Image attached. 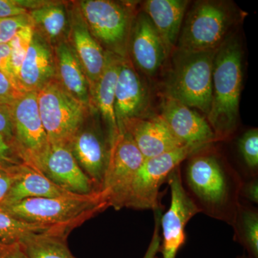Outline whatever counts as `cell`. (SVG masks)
<instances>
[{
  "mask_svg": "<svg viewBox=\"0 0 258 258\" xmlns=\"http://www.w3.org/2000/svg\"><path fill=\"white\" fill-rule=\"evenodd\" d=\"M240 258H246V257H240Z\"/></svg>",
  "mask_w": 258,
  "mask_h": 258,
  "instance_id": "cell-40",
  "label": "cell"
},
{
  "mask_svg": "<svg viewBox=\"0 0 258 258\" xmlns=\"http://www.w3.org/2000/svg\"><path fill=\"white\" fill-rule=\"evenodd\" d=\"M0 258H29L20 244H0Z\"/></svg>",
  "mask_w": 258,
  "mask_h": 258,
  "instance_id": "cell-39",
  "label": "cell"
},
{
  "mask_svg": "<svg viewBox=\"0 0 258 258\" xmlns=\"http://www.w3.org/2000/svg\"><path fill=\"white\" fill-rule=\"evenodd\" d=\"M159 115L183 146L198 152L217 142L206 118L174 98L164 96Z\"/></svg>",
  "mask_w": 258,
  "mask_h": 258,
  "instance_id": "cell-13",
  "label": "cell"
},
{
  "mask_svg": "<svg viewBox=\"0 0 258 258\" xmlns=\"http://www.w3.org/2000/svg\"><path fill=\"white\" fill-rule=\"evenodd\" d=\"M20 166L9 168V169L0 168V205L3 203L7 195L9 193Z\"/></svg>",
  "mask_w": 258,
  "mask_h": 258,
  "instance_id": "cell-34",
  "label": "cell"
},
{
  "mask_svg": "<svg viewBox=\"0 0 258 258\" xmlns=\"http://www.w3.org/2000/svg\"><path fill=\"white\" fill-rule=\"evenodd\" d=\"M25 93L5 74L0 72V106H11Z\"/></svg>",
  "mask_w": 258,
  "mask_h": 258,
  "instance_id": "cell-33",
  "label": "cell"
},
{
  "mask_svg": "<svg viewBox=\"0 0 258 258\" xmlns=\"http://www.w3.org/2000/svg\"><path fill=\"white\" fill-rule=\"evenodd\" d=\"M35 30V26L33 25L25 27L20 30L13 37V40L9 42L10 50H11L12 66H13V74H14L16 84L17 78L31 43Z\"/></svg>",
  "mask_w": 258,
  "mask_h": 258,
  "instance_id": "cell-29",
  "label": "cell"
},
{
  "mask_svg": "<svg viewBox=\"0 0 258 258\" xmlns=\"http://www.w3.org/2000/svg\"><path fill=\"white\" fill-rule=\"evenodd\" d=\"M37 171L68 192L88 195L98 191L67 145L50 144Z\"/></svg>",
  "mask_w": 258,
  "mask_h": 258,
  "instance_id": "cell-14",
  "label": "cell"
},
{
  "mask_svg": "<svg viewBox=\"0 0 258 258\" xmlns=\"http://www.w3.org/2000/svg\"><path fill=\"white\" fill-rule=\"evenodd\" d=\"M80 13L90 32L108 52L127 57L129 37L136 12L135 3L110 0H85Z\"/></svg>",
  "mask_w": 258,
  "mask_h": 258,
  "instance_id": "cell-6",
  "label": "cell"
},
{
  "mask_svg": "<svg viewBox=\"0 0 258 258\" xmlns=\"http://www.w3.org/2000/svg\"><path fill=\"white\" fill-rule=\"evenodd\" d=\"M240 16L232 2L200 0L185 15L175 50L183 52L216 50L232 35Z\"/></svg>",
  "mask_w": 258,
  "mask_h": 258,
  "instance_id": "cell-3",
  "label": "cell"
},
{
  "mask_svg": "<svg viewBox=\"0 0 258 258\" xmlns=\"http://www.w3.org/2000/svg\"><path fill=\"white\" fill-rule=\"evenodd\" d=\"M240 198L251 203H258V181L257 177L250 178L248 181H242L240 190Z\"/></svg>",
  "mask_w": 258,
  "mask_h": 258,
  "instance_id": "cell-38",
  "label": "cell"
},
{
  "mask_svg": "<svg viewBox=\"0 0 258 258\" xmlns=\"http://www.w3.org/2000/svg\"><path fill=\"white\" fill-rule=\"evenodd\" d=\"M23 164L14 142L0 135V168L9 169Z\"/></svg>",
  "mask_w": 258,
  "mask_h": 258,
  "instance_id": "cell-32",
  "label": "cell"
},
{
  "mask_svg": "<svg viewBox=\"0 0 258 258\" xmlns=\"http://www.w3.org/2000/svg\"><path fill=\"white\" fill-rule=\"evenodd\" d=\"M156 212L155 227L153 233L152 240L147 249L143 258H157V255L159 250H161V236H160V210Z\"/></svg>",
  "mask_w": 258,
  "mask_h": 258,
  "instance_id": "cell-36",
  "label": "cell"
},
{
  "mask_svg": "<svg viewBox=\"0 0 258 258\" xmlns=\"http://www.w3.org/2000/svg\"><path fill=\"white\" fill-rule=\"evenodd\" d=\"M13 141L25 164L37 170L50 147L42 125L37 92L25 93L11 106Z\"/></svg>",
  "mask_w": 258,
  "mask_h": 258,
  "instance_id": "cell-10",
  "label": "cell"
},
{
  "mask_svg": "<svg viewBox=\"0 0 258 258\" xmlns=\"http://www.w3.org/2000/svg\"><path fill=\"white\" fill-rule=\"evenodd\" d=\"M11 106H0V135L14 142Z\"/></svg>",
  "mask_w": 258,
  "mask_h": 258,
  "instance_id": "cell-37",
  "label": "cell"
},
{
  "mask_svg": "<svg viewBox=\"0 0 258 258\" xmlns=\"http://www.w3.org/2000/svg\"><path fill=\"white\" fill-rule=\"evenodd\" d=\"M70 195L73 194L61 189L41 172L24 164L19 166L14 182L0 207L27 199L58 198Z\"/></svg>",
  "mask_w": 258,
  "mask_h": 258,
  "instance_id": "cell-23",
  "label": "cell"
},
{
  "mask_svg": "<svg viewBox=\"0 0 258 258\" xmlns=\"http://www.w3.org/2000/svg\"><path fill=\"white\" fill-rule=\"evenodd\" d=\"M243 50L238 37L230 35L217 49L212 70V93L206 119L217 142L233 135L239 120Z\"/></svg>",
  "mask_w": 258,
  "mask_h": 258,
  "instance_id": "cell-2",
  "label": "cell"
},
{
  "mask_svg": "<svg viewBox=\"0 0 258 258\" xmlns=\"http://www.w3.org/2000/svg\"><path fill=\"white\" fill-rule=\"evenodd\" d=\"M47 1L32 0H0V18H10L30 14V12L42 5Z\"/></svg>",
  "mask_w": 258,
  "mask_h": 258,
  "instance_id": "cell-30",
  "label": "cell"
},
{
  "mask_svg": "<svg viewBox=\"0 0 258 258\" xmlns=\"http://www.w3.org/2000/svg\"><path fill=\"white\" fill-rule=\"evenodd\" d=\"M216 50H174L171 54V69L164 81V96L208 115L212 101V70Z\"/></svg>",
  "mask_w": 258,
  "mask_h": 258,
  "instance_id": "cell-5",
  "label": "cell"
},
{
  "mask_svg": "<svg viewBox=\"0 0 258 258\" xmlns=\"http://www.w3.org/2000/svg\"><path fill=\"white\" fill-rule=\"evenodd\" d=\"M0 72L5 74L17 86L12 66L11 50L9 43L0 44Z\"/></svg>",
  "mask_w": 258,
  "mask_h": 258,
  "instance_id": "cell-35",
  "label": "cell"
},
{
  "mask_svg": "<svg viewBox=\"0 0 258 258\" xmlns=\"http://www.w3.org/2000/svg\"><path fill=\"white\" fill-rule=\"evenodd\" d=\"M37 103L50 144L67 145L91 110L68 92L56 77L37 92Z\"/></svg>",
  "mask_w": 258,
  "mask_h": 258,
  "instance_id": "cell-7",
  "label": "cell"
},
{
  "mask_svg": "<svg viewBox=\"0 0 258 258\" xmlns=\"http://www.w3.org/2000/svg\"><path fill=\"white\" fill-rule=\"evenodd\" d=\"M72 229L63 226L44 225L20 220L0 210V244H20L37 235L59 233L69 235Z\"/></svg>",
  "mask_w": 258,
  "mask_h": 258,
  "instance_id": "cell-24",
  "label": "cell"
},
{
  "mask_svg": "<svg viewBox=\"0 0 258 258\" xmlns=\"http://www.w3.org/2000/svg\"><path fill=\"white\" fill-rule=\"evenodd\" d=\"M235 240L247 249L253 258H258V212L257 209L240 202L232 225Z\"/></svg>",
  "mask_w": 258,
  "mask_h": 258,
  "instance_id": "cell-27",
  "label": "cell"
},
{
  "mask_svg": "<svg viewBox=\"0 0 258 258\" xmlns=\"http://www.w3.org/2000/svg\"><path fill=\"white\" fill-rule=\"evenodd\" d=\"M56 78L64 89L91 110L93 108L89 85L77 56L69 41L57 42L54 47Z\"/></svg>",
  "mask_w": 258,
  "mask_h": 258,
  "instance_id": "cell-21",
  "label": "cell"
},
{
  "mask_svg": "<svg viewBox=\"0 0 258 258\" xmlns=\"http://www.w3.org/2000/svg\"><path fill=\"white\" fill-rule=\"evenodd\" d=\"M118 128L123 129L131 136L145 159L184 147L159 114L129 118L123 120Z\"/></svg>",
  "mask_w": 258,
  "mask_h": 258,
  "instance_id": "cell-17",
  "label": "cell"
},
{
  "mask_svg": "<svg viewBox=\"0 0 258 258\" xmlns=\"http://www.w3.org/2000/svg\"><path fill=\"white\" fill-rule=\"evenodd\" d=\"M189 5L187 0H147L143 4L142 10L155 27L169 56L175 50Z\"/></svg>",
  "mask_w": 258,
  "mask_h": 258,
  "instance_id": "cell-20",
  "label": "cell"
},
{
  "mask_svg": "<svg viewBox=\"0 0 258 258\" xmlns=\"http://www.w3.org/2000/svg\"><path fill=\"white\" fill-rule=\"evenodd\" d=\"M129 49L134 64L149 77L156 76L169 57L157 30L143 10L134 18Z\"/></svg>",
  "mask_w": 258,
  "mask_h": 258,
  "instance_id": "cell-15",
  "label": "cell"
},
{
  "mask_svg": "<svg viewBox=\"0 0 258 258\" xmlns=\"http://www.w3.org/2000/svg\"><path fill=\"white\" fill-rule=\"evenodd\" d=\"M144 157L133 139L123 129L112 141L109 161L101 191L110 207L119 210L125 200Z\"/></svg>",
  "mask_w": 258,
  "mask_h": 258,
  "instance_id": "cell-9",
  "label": "cell"
},
{
  "mask_svg": "<svg viewBox=\"0 0 258 258\" xmlns=\"http://www.w3.org/2000/svg\"><path fill=\"white\" fill-rule=\"evenodd\" d=\"M170 187L171 203L169 210L161 217L162 229V258H176L186 241L185 227L200 210L185 189L179 166L168 176Z\"/></svg>",
  "mask_w": 258,
  "mask_h": 258,
  "instance_id": "cell-11",
  "label": "cell"
},
{
  "mask_svg": "<svg viewBox=\"0 0 258 258\" xmlns=\"http://www.w3.org/2000/svg\"><path fill=\"white\" fill-rule=\"evenodd\" d=\"M88 118L67 146L83 172L100 191L109 161L111 142L108 132L98 122H89Z\"/></svg>",
  "mask_w": 258,
  "mask_h": 258,
  "instance_id": "cell-12",
  "label": "cell"
},
{
  "mask_svg": "<svg viewBox=\"0 0 258 258\" xmlns=\"http://www.w3.org/2000/svg\"><path fill=\"white\" fill-rule=\"evenodd\" d=\"M67 236L42 234L29 237L20 244L29 258H76L68 247Z\"/></svg>",
  "mask_w": 258,
  "mask_h": 258,
  "instance_id": "cell-26",
  "label": "cell"
},
{
  "mask_svg": "<svg viewBox=\"0 0 258 258\" xmlns=\"http://www.w3.org/2000/svg\"><path fill=\"white\" fill-rule=\"evenodd\" d=\"M55 77L53 49L35 30L17 78V86L23 93L38 92Z\"/></svg>",
  "mask_w": 258,
  "mask_h": 258,
  "instance_id": "cell-18",
  "label": "cell"
},
{
  "mask_svg": "<svg viewBox=\"0 0 258 258\" xmlns=\"http://www.w3.org/2000/svg\"><path fill=\"white\" fill-rule=\"evenodd\" d=\"M32 25L30 14L0 18V44L9 43L20 30Z\"/></svg>",
  "mask_w": 258,
  "mask_h": 258,
  "instance_id": "cell-31",
  "label": "cell"
},
{
  "mask_svg": "<svg viewBox=\"0 0 258 258\" xmlns=\"http://www.w3.org/2000/svg\"><path fill=\"white\" fill-rule=\"evenodd\" d=\"M122 57L106 51L104 70L93 95V107L101 115L111 142L119 132L115 113V91Z\"/></svg>",
  "mask_w": 258,
  "mask_h": 258,
  "instance_id": "cell-22",
  "label": "cell"
},
{
  "mask_svg": "<svg viewBox=\"0 0 258 258\" xmlns=\"http://www.w3.org/2000/svg\"><path fill=\"white\" fill-rule=\"evenodd\" d=\"M149 94L134 64L128 57H122L115 91V113L118 126L123 120L144 118L147 113Z\"/></svg>",
  "mask_w": 258,
  "mask_h": 258,
  "instance_id": "cell-16",
  "label": "cell"
},
{
  "mask_svg": "<svg viewBox=\"0 0 258 258\" xmlns=\"http://www.w3.org/2000/svg\"><path fill=\"white\" fill-rule=\"evenodd\" d=\"M108 208L104 195L98 191L88 195L73 194L58 198L27 199L0 207V210L24 221L74 230Z\"/></svg>",
  "mask_w": 258,
  "mask_h": 258,
  "instance_id": "cell-4",
  "label": "cell"
},
{
  "mask_svg": "<svg viewBox=\"0 0 258 258\" xmlns=\"http://www.w3.org/2000/svg\"><path fill=\"white\" fill-rule=\"evenodd\" d=\"M210 147L187 158L185 189L200 212L231 225L240 204L242 180L220 156L209 150Z\"/></svg>",
  "mask_w": 258,
  "mask_h": 258,
  "instance_id": "cell-1",
  "label": "cell"
},
{
  "mask_svg": "<svg viewBox=\"0 0 258 258\" xmlns=\"http://www.w3.org/2000/svg\"><path fill=\"white\" fill-rule=\"evenodd\" d=\"M197 152L186 146L144 159L133 180L124 208L160 210L159 189L171 171L190 155Z\"/></svg>",
  "mask_w": 258,
  "mask_h": 258,
  "instance_id": "cell-8",
  "label": "cell"
},
{
  "mask_svg": "<svg viewBox=\"0 0 258 258\" xmlns=\"http://www.w3.org/2000/svg\"><path fill=\"white\" fill-rule=\"evenodd\" d=\"M35 28H38L45 35V40L57 41L64 33L68 25L67 15L63 5L48 2L43 6L30 12Z\"/></svg>",
  "mask_w": 258,
  "mask_h": 258,
  "instance_id": "cell-25",
  "label": "cell"
},
{
  "mask_svg": "<svg viewBox=\"0 0 258 258\" xmlns=\"http://www.w3.org/2000/svg\"><path fill=\"white\" fill-rule=\"evenodd\" d=\"M239 152L244 165L252 175L257 177L258 169V130L251 128L244 132L237 142Z\"/></svg>",
  "mask_w": 258,
  "mask_h": 258,
  "instance_id": "cell-28",
  "label": "cell"
},
{
  "mask_svg": "<svg viewBox=\"0 0 258 258\" xmlns=\"http://www.w3.org/2000/svg\"><path fill=\"white\" fill-rule=\"evenodd\" d=\"M76 15L71 24L69 42L86 75L93 101L95 90L106 64V50L93 36L81 15Z\"/></svg>",
  "mask_w": 258,
  "mask_h": 258,
  "instance_id": "cell-19",
  "label": "cell"
}]
</instances>
